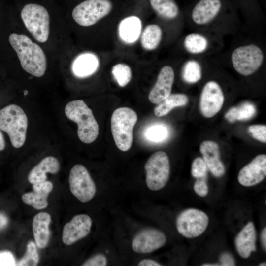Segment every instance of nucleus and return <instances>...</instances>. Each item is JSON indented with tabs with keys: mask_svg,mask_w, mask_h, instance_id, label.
Wrapping results in <instances>:
<instances>
[{
	"mask_svg": "<svg viewBox=\"0 0 266 266\" xmlns=\"http://www.w3.org/2000/svg\"><path fill=\"white\" fill-rule=\"evenodd\" d=\"M153 9L161 17L173 19L179 13V7L174 0H149Z\"/></svg>",
	"mask_w": 266,
	"mask_h": 266,
	"instance_id": "obj_25",
	"label": "nucleus"
},
{
	"mask_svg": "<svg viewBox=\"0 0 266 266\" xmlns=\"http://www.w3.org/2000/svg\"><path fill=\"white\" fill-rule=\"evenodd\" d=\"M256 233L255 227L250 222L239 232L235 239V246L239 255L243 258H248L251 252L256 250Z\"/></svg>",
	"mask_w": 266,
	"mask_h": 266,
	"instance_id": "obj_19",
	"label": "nucleus"
},
{
	"mask_svg": "<svg viewBox=\"0 0 266 266\" xmlns=\"http://www.w3.org/2000/svg\"><path fill=\"white\" fill-rule=\"evenodd\" d=\"M166 242V236L162 232L147 229L142 230L134 237L132 247L136 253H148L161 248Z\"/></svg>",
	"mask_w": 266,
	"mask_h": 266,
	"instance_id": "obj_12",
	"label": "nucleus"
},
{
	"mask_svg": "<svg viewBox=\"0 0 266 266\" xmlns=\"http://www.w3.org/2000/svg\"><path fill=\"white\" fill-rule=\"evenodd\" d=\"M168 135V131L165 126L155 125L149 127L146 131V138L153 142H159L164 140Z\"/></svg>",
	"mask_w": 266,
	"mask_h": 266,
	"instance_id": "obj_32",
	"label": "nucleus"
},
{
	"mask_svg": "<svg viewBox=\"0 0 266 266\" xmlns=\"http://www.w3.org/2000/svg\"><path fill=\"white\" fill-rule=\"evenodd\" d=\"M68 181L71 192L80 202H87L95 196L96 185L83 165L77 164L73 166Z\"/></svg>",
	"mask_w": 266,
	"mask_h": 266,
	"instance_id": "obj_9",
	"label": "nucleus"
},
{
	"mask_svg": "<svg viewBox=\"0 0 266 266\" xmlns=\"http://www.w3.org/2000/svg\"><path fill=\"white\" fill-rule=\"evenodd\" d=\"M60 168V163L56 158L46 157L30 171L28 177V180L32 184L44 182L46 180L47 173L56 174Z\"/></svg>",
	"mask_w": 266,
	"mask_h": 266,
	"instance_id": "obj_20",
	"label": "nucleus"
},
{
	"mask_svg": "<svg viewBox=\"0 0 266 266\" xmlns=\"http://www.w3.org/2000/svg\"><path fill=\"white\" fill-rule=\"evenodd\" d=\"M221 266H235V261L233 256L229 253H223L220 257Z\"/></svg>",
	"mask_w": 266,
	"mask_h": 266,
	"instance_id": "obj_38",
	"label": "nucleus"
},
{
	"mask_svg": "<svg viewBox=\"0 0 266 266\" xmlns=\"http://www.w3.org/2000/svg\"><path fill=\"white\" fill-rule=\"evenodd\" d=\"M266 175V155L260 154L240 170L238 180L244 186H252L262 181Z\"/></svg>",
	"mask_w": 266,
	"mask_h": 266,
	"instance_id": "obj_14",
	"label": "nucleus"
},
{
	"mask_svg": "<svg viewBox=\"0 0 266 266\" xmlns=\"http://www.w3.org/2000/svg\"><path fill=\"white\" fill-rule=\"evenodd\" d=\"M112 73L118 85L122 87L128 85L132 77L130 67L123 63L115 65L112 68Z\"/></svg>",
	"mask_w": 266,
	"mask_h": 266,
	"instance_id": "obj_30",
	"label": "nucleus"
},
{
	"mask_svg": "<svg viewBox=\"0 0 266 266\" xmlns=\"http://www.w3.org/2000/svg\"><path fill=\"white\" fill-rule=\"evenodd\" d=\"M183 78L188 83L198 82L201 78V68L200 64L195 60L187 62L183 67Z\"/></svg>",
	"mask_w": 266,
	"mask_h": 266,
	"instance_id": "obj_29",
	"label": "nucleus"
},
{
	"mask_svg": "<svg viewBox=\"0 0 266 266\" xmlns=\"http://www.w3.org/2000/svg\"><path fill=\"white\" fill-rule=\"evenodd\" d=\"M231 60L235 70L239 74L248 76L255 72L264 60L262 50L255 44L239 46L233 50Z\"/></svg>",
	"mask_w": 266,
	"mask_h": 266,
	"instance_id": "obj_8",
	"label": "nucleus"
},
{
	"mask_svg": "<svg viewBox=\"0 0 266 266\" xmlns=\"http://www.w3.org/2000/svg\"><path fill=\"white\" fill-rule=\"evenodd\" d=\"M53 185L49 181L34 184L33 191L24 194L22 201L26 204L32 206L35 209H42L47 207L48 196L53 189Z\"/></svg>",
	"mask_w": 266,
	"mask_h": 266,
	"instance_id": "obj_18",
	"label": "nucleus"
},
{
	"mask_svg": "<svg viewBox=\"0 0 266 266\" xmlns=\"http://www.w3.org/2000/svg\"><path fill=\"white\" fill-rule=\"evenodd\" d=\"M162 37V31L156 24H150L144 29L141 36V42L144 49L151 51L155 49L160 44Z\"/></svg>",
	"mask_w": 266,
	"mask_h": 266,
	"instance_id": "obj_26",
	"label": "nucleus"
},
{
	"mask_svg": "<svg viewBox=\"0 0 266 266\" xmlns=\"http://www.w3.org/2000/svg\"><path fill=\"white\" fill-rule=\"evenodd\" d=\"M51 216L46 212H40L33 218V231L36 244L40 248H45L50 238L49 225Z\"/></svg>",
	"mask_w": 266,
	"mask_h": 266,
	"instance_id": "obj_21",
	"label": "nucleus"
},
{
	"mask_svg": "<svg viewBox=\"0 0 266 266\" xmlns=\"http://www.w3.org/2000/svg\"><path fill=\"white\" fill-rule=\"evenodd\" d=\"M197 179L194 185V190L199 196L205 197L208 192V187L205 177Z\"/></svg>",
	"mask_w": 266,
	"mask_h": 266,
	"instance_id": "obj_36",
	"label": "nucleus"
},
{
	"mask_svg": "<svg viewBox=\"0 0 266 266\" xmlns=\"http://www.w3.org/2000/svg\"><path fill=\"white\" fill-rule=\"evenodd\" d=\"M224 96L219 84L210 81L204 86L201 91L200 108L202 115L206 118L215 116L221 109Z\"/></svg>",
	"mask_w": 266,
	"mask_h": 266,
	"instance_id": "obj_11",
	"label": "nucleus"
},
{
	"mask_svg": "<svg viewBox=\"0 0 266 266\" xmlns=\"http://www.w3.org/2000/svg\"><path fill=\"white\" fill-rule=\"evenodd\" d=\"M222 6L221 0H200L193 8L192 19L197 24H206L217 16Z\"/></svg>",
	"mask_w": 266,
	"mask_h": 266,
	"instance_id": "obj_16",
	"label": "nucleus"
},
{
	"mask_svg": "<svg viewBox=\"0 0 266 266\" xmlns=\"http://www.w3.org/2000/svg\"><path fill=\"white\" fill-rule=\"evenodd\" d=\"M92 224L90 217L85 214L74 216L64 227L62 240L67 245H71L86 237L90 233Z\"/></svg>",
	"mask_w": 266,
	"mask_h": 266,
	"instance_id": "obj_13",
	"label": "nucleus"
},
{
	"mask_svg": "<svg viewBox=\"0 0 266 266\" xmlns=\"http://www.w3.org/2000/svg\"><path fill=\"white\" fill-rule=\"evenodd\" d=\"M200 150L211 172L216 177L222 176L225 169L220 159L218 145L212 141H204L200 144Z\"/></svg>",
	"mask_w": 266,
	"mask_h": 266,
	"instance_id": "obj_17",
	"label": "nucleus"
},
{
	"mask_svg": "<svg viewBox=\"0 0 266 266\" xmlns=\"http://www.w3.org/2000/svg\"><path fill=\"white\" fill-rule=\"evenodd\" d=\"M5 147V140L3 135L2 133H1V130L0 129V151H2L4 149Z\"/></svg>",
	"mask_w": 266,
	"mask_h": 266,
	"instance_id": "obj_42",
	"label": "nucleus"
},
{
	"mask_svg": "<svg viewBox=\"0 0 266 266\" xmlns=\"http://www.w3.org/2000/svg\"><path fill=\"white\" fill-rule=\"evenodd\" d=\"M146 183L151 190L157 191L164 188L170 174V164L167 154L163 151L153 153L146 162Z\"/></svg>",
	"mask_w": 266,
	"mask_h": 266,
	"instance_id": "obj_6",
	"label": "nucleus"
},
{
	"mask_svg": "<svg viewBox=\"0 0 266 266\" xmlns=\"http://www.w3.org/2000/svg\"><path fill=\"white\" fill-rule=\"evenodd\" d=\"M174 80V72L169 66L161 69L153 87L149 92L148 100L152 103L158 104L170 95Z\"/></svg>",
	"mask_w": 266,
	"mask_h": 266,
	"instance_id": "obj_15",
	"label": "nucleus"
},
{
	"mask_svg": "<svg viewBox=\"0 0 266 266\" xmlns=\"http://www.w3.org/2000/svg\"><path fill=\"white\" fill-rule=\"evenodd\" d=\"M141 25V21L137 16H131L124 18L118 28L120 37L126 43L134 42L140 34Z\"/></svg>",
	"mask_w": 266,
	"mask_h": 266,
	"instance_id": "obj_22",
	"label": "nucleus"
},
{
	"mask_svg": "<svg viewBox=\"0 0 266 266\" xmlns=\"http://www.w3.org/2000/svg\"><path fill=\"white\" fill-rule=\"evenodd\" d=\"M22 21L32 36L39 43H45L50 35V16L47 9L36 3L26 4L21 11Z\"/></svg>",
	"mask_w": 266,
	"mask_h": 266,
	"instance_id": "obj_5",
	"label": "nucleus"
},
{
	"mask_svg": "<svg viewBox=\"0 0 266 266\" xmlns=\"http://www.w3.org/2000/svg\"><path fill=\"white\" fill-rule=\"evenodd\" d=\"M107 263L106 256L102 254H98L85 261L83 266H105Z\"/></svg>",
	"mask_w": 266,
	"mask_h": 266,
	"instance_id": "obj_35",
	"label": "nucleus"
},
{
	"mask_svg": "<svg viewBox=\"0 0 266 266\" xmlns=\"http://www.w3.org/2000/svg\"><path fill=\"white\" fill-rule=\"evenodd\" d=\"M202 266H220L219 265H218V264H204V265H202Z\"/></svg>",
	"mask_w": 266,
	"mask_h": 266,
	"instance_id": "obj_43",
	"label": "nucleus"
},
{
	"mask_svg": "<svg viewBox=\"0 0 266 266\" xmlns=\"http://www.w3.org/2000/svg\"><path fill=\"white\" fill-rule=\"evenodd\" d=\"M15 264L14 257L10 252H0V266H15Z\"/></svg>",
	"mask_w": 266,
	"mask_h": 266,
	"instance_id": "obj_37",
	"label": "nucleus"
},
{
	"mask_svg": "<svg viewBox=\"0 0 266 266\" xmlns=\"http://www.w3.org/2000/svg\"><path fill=\"white\" fill-rule=\"evenodd\" d=\"M256 109L252 103L246 102L237 107L230 109L225 115V119L229 122L236 121L247 120L256 113Z\"/></svg>",
	"mask_w": 266,
	"mask_h": 266,
	"instance_id": "obj_27",
	"label": "nucleus"
},
{
	"mask_svg": "<svg viewBox=\"0 0 266 266\" xmlns=\"http://www.w3.org/2000/svg\"><path fill=\"white\" fill-rule=\"evenodd\" d=\"M188 102V98L185 94H170L158 104V105L154 108V114L157 117L166 115L173 108L185 105Z\"/></svg>",
	"mask_w": 266,
	"mask_h": 266,
	"instance_id": "obj_24",
	"label": "nucleus"
},
{
	"mask_svg": "<svg viewBox=\"0 0 266 266\" xmlns=\"http://www.w3.org/2000/svg\"><path fill=\"white\" fill-rule=\"evenodd\" d=\"M65 113L69 120L78 125L77 134L84 143L93 142L99 134V125L92 110L81 100L69 102L65 106Z\"/></svg>",
	"mask_w": 266,
	"mask_h": 266,
	"instance_id": "obj_2",
	"label": "nucleus"
},
{
	"mask_svg": "<svg viewBox=\"0 0 266 266\" xmlns=\"http://www.w3.org/2000/svg\"><path fill=\"white\" fill-rule=\"evenodd\" d=\"M208 222V217L204 212L191 208L179 215L176 220V228L182 235L191 238L201 235L206 230Z\"/></svg>",
	"mask_w": 266,
	"mask_h": 266,
	"instance_id": "obj_10",
	"label": "nucleus"
},
{
	"mask_svg": "<svg viewBox=\"0 0 266 266\" xmlns=\"http://www.w3.org/2000/svg\"><path fill=\"white\" fill-rule=\"evenodd\" d=\"M8 222L7 217L3 214L0 213V230L5 227Z\"/></svg>",
	"mask_w": 266,
	"mask_h": 266,
	"instance_id": "obj_40",
	"label": "nucleus"
},
{
	"mask_svg": "<svg viewBox=\"0 0 266 266\" xmlns=\"http://www.w3.org/2000/svg\"><path fill=\"white\" fill-rule=\"evenodd\" d=\"M39 262V255L36 245L33 241L28 243L26 252L18 263L20 266H35Z\"/></svg>",
	"mask_w": 266,
	"mask_h": 266,
	"instance_id": "obj_31",
	"label": "nucleus"
},
{
	"mask_svg": "<svg viewBox=\"0 0 266 266\" xmlns=\"http://www.w3.org/2000/svg\"><path fill=\"white\" fill-rule=\"evenodd\" d=\"M135 111L129 107H119L113 112L111 118V133L117 147L127 151L133 143V130L137 122Z\"/></svg>",
	"mask_w": 266,
	"mask_h": 266,
	"instance_id": "obj_4",
	"label": "nucleus"
},
{
	"mask_svg": "<svg viewBox=\"0 0 266 266\" xmlns=\"http://www.w3.org/2000/svg\"><path fill=\"white\" fill-rule=\"evenodd\" d=\"M261 239L263 246L265 250L266 248V228H265L261 233Z\"/></svg>",
	"mask_w": 266,
	"mask_h": 266,
	"instance_id": "obj_41",
	"label": "nucleus"
},
{
	"mask_svg": "<svg viewBox=\"0 0 266 266\" xmlns=\"http://www.w3.org/2000/svg\"><path fill=\"white\" fill-rule=\"evenodd\" d=\"M28 118L19 106L9 104L0 110V129L6 133L12 146L21 147L26 138Z\"/></svg>",
	"mask_w": 266,
	"mask_h": 266,
	"instance_id": "obj_3",
	"label": "nucleus"
},
{
	"mask_svg": "<svg viewBox=\"0 0 266 266\" xmlns=\"http://www.w3.org/2000/svg\"><path fill=\"white\" fill-rule=\"evenodd\" d=\"M208 167L203 159L198 157L194 159L192 164L191 174L196 178L205 177Z\"/></svg>",
	"mask_w": 266,
	"mask_h": 266,
	"instance_id": "obj_33",
	"label": "nucleus"
},
{
	"mask_svg": "<svg viewBox=\"0 0 266 266\" xmlns=\"http://www.w3.org/2000/svg\"><path fill=\"white\" fill-rule=\"evenodd\" d=\"M185 49L192 54H199L204 52L208 46V41L203 36L198 33H191L185 38Z\"/></svg>",
	"mask_w": 266,
	"mask_h": 266,
	"instance_id": "obj_28",
	"label": "nucleus"
},
{
	"mask_svg": "<svg viewBox=\"0 0 266 266\" xmlns=\"http://www.w3.org/2000/svg\"><path fill=\"white\" fill-rule=\"evenodd\" d=\"M8 39L23 70L36 77L43 76L46 71L47 62L42 48L23 34L11 33Z\"/></svg>",
	"mask_w": 266,
	"mask_h": 266,
	"instance_id": "obj_1",
	"label": "nucleus"
},
{
	"mask_svg": "<svg viewBox=\"0 0 266 266\" xmlns=\"http://www.w3.org/2000/svg\"><path fill=\"white\" fill-rule=\"evenodd\" d=\"M112 6L109 0H86L74 8L72 17L79 25L91 26L107 16Z\"/></svg>",
	"mask_w": 266,
	"mask_h": 266,
	"instance_id": "obj_7",
	"label": "nucleus"
},
{
	"mask_svg": "<svg viewBox=\"0 0 266 266\" xmlns=\"http://www.w3.org/2000/svg\"><path fill=\"white\" fill-rule=\"evenodd\" d=\"M259 266H266V264L265 262L262 263L260 264Z\"/></svg>",
	"mask_w": 266,
	"mask_h": 266,
	"instance_id": "obj_44",
	"label": "nucleus"
},
{
	"mask_svg": "<svg viewBox=\"0 0 266 266\" xmlns=\"http://www.w3.org/2000/svg\"><path fill=\"white\" fill-rule=\"evenodd\" d=\"M248 131L254 138L262 143H266V126L265 125H251L249 127Z\"/></svg>",
	"mask_w": 266,
	"mask_h": 266,
	"instance_id": "obj_34",
	"label": "nucleus"
},
{
	"mask_svg": "<svg viewBox=\"0 0 266 266\" xmlns=\"http://www.w3.org/2000/svg\"><path fill=\"white\" fill-rule=\"evenodd\" d=\"M98 66V59L94 55L84 54L75 59L73 64L72 71L76 76L84 77L94 73Z\"/></svg>",
	"mask_w": 266,
	"mask_h": 266,
	"instance_id": "obj_23",
	"label": "nucleus"
},
{
	"mask_svg": "<svg viewBox=\"0 0 266 266\" xmlns=\"http://www.w3.org/2000/svg\"><path fill=\"white\" fill-rule=\"evenodd\" d=\"M138 266H160L161 265L159 263L151 259H143L138 263Z\"/></svg>",
	"mask_w": 266,
	"mask_h": 266,
	"instance_id": "obj_39",
	"label": "nucleus"
}]
</instances>
